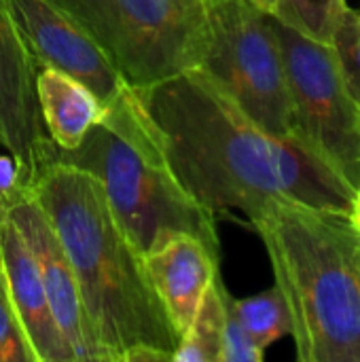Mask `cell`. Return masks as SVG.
<instances>
[{
	"label": "cell",
	"mask_w": 360,
	"mask_h": 362,
	"mask_svg": "<svg viewBox=\"0 0 360 362\" xmlns=\"http://www.w3.org/2000/svg\"><path fill=\"white\" fill-rule=\"evenodd\" d=\"M59 238L102 362H172L180 333L159 301L142 255L123 233L102 185L79 168L45 163L32 187Z\"/></svg>",
	"instance_id": "cell-2"
},
{
	"label": "cell",
	"mask_w": 360,
	"mask_h": 362,
	"mask_svg": "<svg viewBox=\"0 0 360 362\" xmlns=\"http://www.w3.org/2000/svg\"><path fill=\"white\" fill-rule=\"evenodd\" d=\"M36 68H57L108 106L127 89L95 40L53 0H0Z\"/></svg>",
	"instance_id": "cell-8"
},
{
	"label": "cell",
	"mask_w": 360,
	"mask_h": 362,
	"mask_svg": "<svg viewBox=\"0 0 360 362\" xmlns=\"http://www.w3.org/2000/svg\"><path fill=\"white\" fill-rule=\"evenodd\" d=\"M227 297L229 293L216 274L206 288L189 329L180 337L174 362H221Z\"/></svg>",
	"instance_id": "cell-14"
},
{
	"label": "cell",
	"mask_w": 360,
	"mask_h": 362,
	"mask_svg": "<svg viewBox=\"0 0 360 362\" xmlns=\"http://www.w3.org/2000/svg\"><path fill=\"white\" fill-rule=\"evenodd\" d=\"M346 4V0H274L269 15L312 40L331 45L333 30Z\"/></svg>",
	"instance_id": "cell-16"
},
{
	"label": "cell",
	"mask_w": 360,
	"mask_h": 362,
	"mask_svg": "<svg viewBox=\"0 0 360 362\" xmlns=\"http://www.w3.org/2000/svg\"><path fill=\"white\" fill-rule=\"evenodd\" d=\"M348 221L352 223V227L360 233V187L354 191V199H352V208H350Z\"/></svg>",
	"instance_id": "cell-21"
},
{
	"label": "cell",
	"mask_w": 360,
	"mask_h": 362,
	"mask_svg": "<svg viewBox=\"0 0 360 362\" xmlns=\"http://www.w3.org/2000/svg\"><path fill=\"white\" fill-rule=\"evenodd\" d=\"M299 362H360V233L348 216L274 202L252 221Z\"/></svg>",
	"instance_id": "cell-3"
},
{
	"label": "cell",
	"mask_w": 360,
	"mask_h": 362,
	"mask_svg": "<svg viewBox=\"0 0 360 362\" xmlns=\"http://www.w3.org/2000/svg\"><path fill=\"white\" fill-rule=\"evenodd\" d=\"M51 161L89 172L102 185L110 212L142 257L180 233L219 250L216 216L166 165L155 129L132 87L104 108V117L76 148L64 151L49 142L45 163Z\"/></svg>",
	"instance_id": "cell-4"
},
{
	"label": "cell",
	"mask_w": 360,
	"mask_h": 362,
	"mask_svg": "<svg viewBox=\"0 0 360 362\" xmlns=\"http://www.w3.org/2000/svg\"><path fill=\"white\" fill-rule=\"evenodd\" d=\"M180 187L212 216L274 202L348 216L354 189L297 138L265 132L195 70L134 89Z\"/></svg>",
	"instance_id": "cell-1"
},
{
	"label": "cell",
	"mask_w": 360,
	"mask_h": 362,
	"mask_svg": "<svg viewBox=\"0 0 360 362\" xmlns=\"http://www.w3.org/2000/svg\"><path fill=\"white\" fill-rule=\"evenodd\" d=\"M359 15H360V11H359Z\"/></svg>",
	"instance_id": "cell-24"
},
{
	"label": "cell",
	"mask_w": 360,
	"mask_h": 362,
	"mask_svg": "<svg viewBox=\"0 0 360 362\" xmlns=\"http://www.w3.org/2000/svg\"><path fill=\"white\" fill-rule=\"evenodd\" d=\"M49 142L38 110L36 66L0 2V146L13 155L28 187L45 163Z\"/></svg>",
	"instance_id": "cell-9"
},
{
	"label": "cell",
	"mask_w": 360,
	"mask_h": 362,
	"mask_svg": "<svg viewBox=\"0 0 360 362\" xmlns=\"http://www.w3.org/2000/svg\"><path fill=\"white\" fill-rule=\"evenodd\" d=\"M8 221L19 229L38 263L53 318L74 356V362H102L83 310L72 263L32 195L13 208Z\"/></svg>",
	"instance_id": "cell-10"
},
{
	"label": "cell",
	"mask_w": 360,
	"mask_h": 362,
	"mask_svg": "<svg viewBox=\"0 0 360 362\" xmlns=\"http://www.w3.org/2000/svg\"><path fill=\"white\" fill-rule=\"evenodd\" d=\"M252 2L265 13H272V8H274V0H252Z\"/></svg>",
	"instance_id": "cell-22"
},
{
	"label": "cell",
	"mask_w": 360,
	"mask_h": 362,
	"mask_svg": "<svg viewBox=\"0 0 360 362\" xmlns=\"http://www.w3.org/2000/svg\"><path fill=\"white\" fill-rule=\"evenodd\" d=\"M0 261L4 267L11 301L36 362H74L53 318L38 263L28 242L11 221L0 225Z\"/></svg>",
	"instance_id": "cell-11"
},
{
	"label": "cell",
	"mask_w": 360,
	"mask_h": 362,
	"mask_svg": "<svg viewBox=\"0 0 360 362\" xmlns=\"http://www.w3.org/2000/svg\"><path fill=\"white\" fill-rule=\"evenodd\" d=\"M30 197V187L13 155L4 148L0 153V225L8 221L13 208Z\"/></svg>",
	"instance_id": "cell-20"
},
{
	"label": "cell",
	"mask_w": 360,
	"mask_h": 362,
	"mask_svg": "<svg viewBox=\"0 0 360 362\" xmlns=\"http://www.w3.org/2000/svg\"><path fill=\"white\" fill-rule=\"evenodd\" d=\"M272 19L280 42L295 138L327 161L354 191L360 187V106L350 95L331 45Z\"/></svg>",
	"instance_id": "cell-7"
},
{
	"label": "cell",
	"mask_w": 360,
	"mask_h": 362,
	"mask_svg": "<svg viewBox=\"0 0 360 362\" xmlns=\"http://www.w3.org/2000/svg\"><path fill=\"white\" fill-rule=\"evenodd\" d=\"M202 11L191 70L265 132L295 138L284 59L269 13L252 0H202Z\"/></svg>",
	"instance_id": "cell-5"
},
{
	"label": "cell",
	"mask_w": 360,
	"mask_h": 362,
	"mask_svg": "<svg viewBox=\"0 0 360 362\" xmlns=\"http://www.w3.org/2000/svg\"><path fill=\"white\" fill-rule=\"evenodd\" d=\"M53 2L95 40L132 89H146L195 64L202 0Z\"/></svg>",
	"instance_id": "cell-6"
},
{
	"label": "cell",
	"mask_w": 360,
	"mask_h": 362,
	"mask_svg": "<svg viewBox=\"0 0 360 362\" xmlns=\"http://www.w3.org/2000/svg\"><path fill=\"white\" fill-rule=\"evenodd\" d=\"M229 305L236 318L240 320V325L244 327V331L248 333V337L263 352L269 346H274L278 339L291 335L293 327H291L289 308L282 293L276 286L246 299L229 297Z\"/></svg>",
	"instance_id": "cell-15"
},
{
	"label": "cell",
	"mask_w": 360,
	"mask_h": 362,
	"mask_svg": "<svg viewBox=\"0 0 360 362\" xmlns=\"http://www.w3.org/2000/svg\"><path fill=\"white\" fill-rule=\"evenodd\" d=\"M142 259L159 301L182 337L206 288L219 274V250L199 238L180 233Z\"/></svg>",
	"instance_id": "cell-12"
},
{
	"label": "cell",
	"mask_w": 360,
	"mask_h": 362,
	"mask_svg": "<svg viewBox=\"0 0 360 362\" xmlns=\"http://www.w3.org/2000/svg\"><path fill=\"white\" fill-rule=\"evenodd\" d=\"M331 47L335 51L344 83L360 106V15L348 4L344 6L333 30Z\"/></svg>",
	"instance_id": "cell-17"
},
{
	"label": "cell",
	"mask_w": 360,
	"mask_h": 362,
	"mask_svg": "<svg viewBox=\"0 0 360 362\" xmlns=\"http://www.w3.org/2000/svg\"><path fill=\"white\" fill-rule=\"evenodd\" d=\"M36 95L42 127L64 151L76 148L106 108L87 85L49 66L36 68Z\"/></svg>",
	"instance_id": "cell-13"
},
{
	"label": "cell",
	"mask_w": 360,
	"mask_h": 362,
	"mask_svg": "<svg viewBox=\"0 0 360 362\" xmlns=\"http://www.w3.org/2000/svg\"><path fill=\"white\" fill-rule=\"evenodd\" d=\"M229 297H227V316H225L221 362H261L265 352L255 346V341L248 337V333L236 318V314L229 305Z\"/></svg>",
	"instance_id": "cell-19"
},
{
	"label": "cell",
	"mask_w": 360,
	"mask_h": 362,
	"mask_svg": "<svg viewBox=\"0 0 360 362\" xmlns=\"http://www.w3.org/2000/svg\"><path fill=\"white\" fill-rule=\"evenodd\" d=\"M0 362H36L21 320L8 295L4 267L0 261Z\"/></svg>",
	"instance_id": "cell-18"
},
{
	"label": "cell",
	"mask_w": 360,
	"mask_h": 362,
	"mask_svg": "<svg viewBox=\"0 0 360 362\" xmlns=\"http://www.w3.org/2000/svg\"><path fill=\"white\" fill-rule=\"evenodd\" d=\"M359 267H360V248H359Z\"/></svg>",
	"instance_id": "cell-23"
}]
</instances>
